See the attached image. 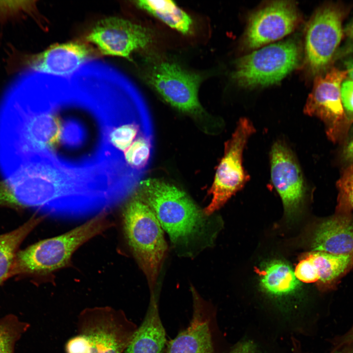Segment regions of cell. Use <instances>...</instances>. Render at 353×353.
Returning a JSON list of instances; mask_svg holds the SVG:
<instances>
[{"instance_id": "1", "label": "cell", "mask_w": 353, "mask_h": 353, "mask_svg": "<svg viewBox=\"0 0 353 353\" xmlns=\"http://www.w3.org/2000/svg\"><path fill=\"white\" fill-rule=\"evenodd\" d=\"M106 211L63 234L41 240L16 255L10 278H31L36 281L66 267L75 252L84 243L113 226Z\"/></svg>"}, {"instance_id": "16", "label": "cell", "mask_w": 353, "mask_h": 353, "mask_svg": "<svg viewBox=\"0 0 353 353\" xmlns=\"http://www.w3.org/2000/svg\"><path fill=\"white\" fill-rule=\"evenodd\" d=\"M166 353H214L209 322L196 306L190 325L171 341Z\"/></svg>"}, {"instance_id": "22", "label": "cell", "mask_w": 353, "mask_h": 353, "mask_svg": "<svg viewBox=\"0 0 353 353\" xmlns=\"http://www.w3.org/2000/svg\"><path fill=\"white\" fill-rule=\"evenodd\" d=\"M91 353H121V345L112 335L100 332L88 335Z\"/></svg>"}, {"instance_id": "31", "label": "cell", "mask_w": 353, "mask_h": 353, "mask_svg": "<svg viewBox=\"0 0 353 353\" xmlns=\"http://www.w3.org/2000/svg\"><path fill=\"white\" fill-rule=\"evenodd\" d=\"M292 353H302L299 342L295 338L292 339Z\"/></svg>"}, {"instance_id": "26", "label": "cell", "mask_w": 353, "mask_h": 353, "mask_svg": "<svg viewBox=\"0 0 353 353\" xmlns=\"http://www.w3.org/2000/svg\"><path fill=\"white\" fill-rule=\"evenodd\" d=\"M331 342L333 347H339L344 344H353V325L345 333L334 337Z\"/></svg>"}, {"instance_id": "11", "label": "cell", "mask_w": 353, "mask_h": 353, "mask_svg": "<svg viewBox=\"0 0 353 353\" xmlns=\"http://www.w3.org/2000/svg\"><path fill=\"white\" fill-rule=\"evenodd\" d=\"M298 21L296 7L289 1H276L252 14L244 37V44L256 49L291 32Z\"/></svg>"}, {"instance_id": "6", "label": "cell", "mask_w": 353, "mask_h": 353, "mask_svg": "<svg viewBox=\"0 0 353 353\" xmlns=\"http://www.w3.org/2000/svg\"><path fill=\"white\" fill-rule=\"evenodd\" d=\"M347 76L346 70L334 68L317 76L304 108L305 114L323 122L327 135L333 142L340 139L351 124L346 116L341 97L342 83Z\"/></svg>"}, {"instance_id": "25", "label": "cell", "mask_w": 353, "mask_h": 353, "mask_svg": "<svg viewBox=\"0 0 353 353\" xmlns=\"http://www.w3.org/2000/svg\"><path fill=\"white\" fill-rule=\"evenodd\" d=\"M229 353H259L255 345L251 341L239 343Z\"/></svg>"}, {"instance_id": "28", "label": "cell", "mask_w": 353, "mask_h": 353, "mask_svg": "<svg viewBox=\"0 0 353 353\" xmlns=\"http://www.w3.org/2000/svg\"><path fill=\"white\" fill-rule=\"evenodd\" d=\"M329 353H353V344H344L333 347Z\"/></svg>"}, {"instance_id": "18", "label": "cell", "mask_w": 353, "mask_h": 353, "mask_svg": "<svg viewBox=\"0 0 353 353\" xmlns=\"http://www.w3.org/2000/svg\"><path fill=\"white\" fill-rule=\"evenodd\" d=\"M35 213L15 229L0 235V286L10 278L17 253L24 240L45 218Z\"/></svg>"}, {"instance_id": "3", "label": "cell", "mask_w": 353, "mask_h": 353, "mask_svg": "<svg viewBox=\"0 0 353 353\" xmlns=\"http://www.w3.org/2000/svg\"><path fill=\"white\" fill-rule=\"evenodd\" d=\"M123 228L129 246L153 285L167 250L162 227L150 206L139 196L126 205Z\"/></svg>"}, {"instance_id": "8", "label": "cell", "mask_w": 353, "mask_h": 353, "mask_svg": "<svg viewBox=\"0 0 353 353\" xmlns=\"http://www.w3.org/2000/svg\"><path fill=\"white\" fill-rule=\"evenodd\" d=\"M146 76L149 84L173 107L189 114L202 111L198 98L202 79L199 74L175 63L161 61L152 65Z\"/></svg>"}, {"instance_id": "15", "label": "cell", "mask_w": 353, "mask_h": 353, "mask_svg": "<svg viewBox=\"0 0 353 353\" xmlns=\"http://www.w3.org/2000/svg\"><path fill=\"white\" fill-rule=\"evenodd\" d=\"M165 342V330L152 296L144 320L133 334L125 353H162Z\"/></svg>"}, {"instance_id": "27", "label": "cell", "mask_w": 353, "mask_h": 353, "mask_svg": "<svg viewBox=\"0 0 353 353\" xmlns=\"http://www.w3.org/2000/svg\"><path fill=\"white\" fill-rule=\"evenodd\" d=\"M343 156L346 161L353 163V138L344 149Z\"/></svg>"}, {"instance_id": "14", "label": "cell", "mask_w": 353, "mask_h": 353, "mask_svg": "<svg viewBox=\"0 0 353 353\" xmlns=\"http://www.w3.org/2000/svg\"><path fill=\"white\" fill-rule=\"evenodd\" d=\"M311 248L312 251L353 254V216L335 213L319 223L312 236Z\"/></svg>"}, {"instance_id": "30", "label": "cell", "mask_w": 353, "mask_h": 353, "mask_svg": "<svg viewBox=\"0 0 353 353\" xmlns=\"http://www.w3.org/2000/svg\"><path fill=\"white\" fill-rule=\"evenodd\" d=\"M343 31L349 39L353 42V19L347 25Z\"/></svg>"}, {"instance_id": "20", "label": "cell", "mask_w": 353, "mask_h": 353, "mask_svg": "<svg viewBox=\"0 0 353 353\" xmlns=\"http://www.w3.org/2000/svg\"><path fill=\"white\" fill-rule=\"evenodd\" d=\"M29 325L15 314L0 319V353H15L16 343L27 330Z\"/></svg>"}, {"instance_id": "19", "label": "cell", "mask_w": 353, "mask_h": 353, "mask_svg": "<svg viewBox=\"0 0 353 353\" xmlns=\"http://www.w3.org/2000/svg\"><path fill=\"white\" fill-rule=\"evenodd\" d=\"M134 2L137 7L148 12L177 31L184 34L191 33L192 19L174 1L141 0Z\"/></svg>"}, {"instance_id": "24", "label": "cell", "mask_w": 353, "mask_h": 353, "mask_svg": "<svg viewBox=\"0 0 353 353\" xmlns=\"http://www.w3.org/2000/svg\"><path fill=\"white\" fill-rule=\"evenodd\" d=\"M68 353H91V343L88 335H79L70 339L67 344Z\"/></svg>"}, {"instance_id": "2", "label": "cell", "mask_w": 353, "mask_h": 353, "mask_svg": "<svg viewBox=\"0 0 353 353\" xmlns=\"http://www.w3.org/2000/svg\"><path fill=\"white\" fill-rule=\"evenodd\" d=\"M138 187L140 197L152 210L174 243L187 241L203 226L202 212L175 185L148 178L141 181Z\"/></svg>"}, {"instance_id": "4", "label": "cell", "mask_w": 353, "mask_h": 353, "mask_svg": "<svg viewBox=\"0 0 353 353\" xmlns=\"http://www.w3.org/2000/svg\"><path fill=\"white\" fill-rule=\"evenodd\" d=\"M299 57V48L293 40L269 45L238 59L233 78L246 87L272 85L294 69Z\"/></svg>"}, {"instance_id": "29", "label": "cell", "mask_w": 353, "mask_h": 353, "mask_svg": "<svg viewBox=\"0 0 353 353\" xmlns=\"http://www.w3.org/2000/svg\"><path fill=\"white\" fill-rule=\"evenodd\" d=\"M345 65L347 75H349L350 80L353 81V58L346 60L345 62Z\"/></svg>"}, {"instance_id": "7", "label": "cell", "mask_w": 353, "mask_h": 353, "mask_svg": "<svg viewBox=\"0 0 353 353\" xmlns=\"http://www.w3.org/2000/svg\"><path fill=\"white\" fill-rule=\"evenodd\" d=\"M345 11L337 4L319 8L308 25L305 36V59L309 71L315 75L332 59L343 33L342 22Z\"/></svg>"}, {"instance_id": "5", "label": "cell", "mask_w": 353, "mask_h": 353, "mask_svg": "<svg viewBox=\"0 0 353 353\" xmlns=\"http://www.w3.org/2000/svg\"><path fill=\"white\" fill-rule=\"evenodd\" d=\"M254 131L248 119L241 118L231 138L225 143L224 155L208 192L212 198L203 210L205 215H211L220 209L249 180L243 166V153L249 137Z\"/></svg>"}, {"instance_id": "21", "label": "cell", "mask_w": 353, "mask_h": 353, "mask_svg": "<svg viewBox=\"0 0 353 353\" xmlns=\"http://www.w3.org/2000/svg\"><path fill=\"white\" fill-rule=\"evenodd\" d=\"M338 191L336 213L351 214L353 210V163L337 182Z\"/></svg>"}, {"instance_id": "17", "label": "cell", "mask_w": 353, "mask_h": 353, "mask_svg": "<svg viewBox=\"0 0 353 353\" xmlns=\"http://www.w3.org/2000/svg\"><path fill=\"white\" fill-rule=\"evenodd\" d=\"M259 274L261 289L270 295L282 296L290 294L301 285L292 267L281 260H273L264 263Z\"/></svg>"}, {"instance_id": "10", "label": "cell", "mask_w": 353, "mask_h": 353, "mask_svg": "<svg viewBox=\"0 0 353 353\" xmlns=\"http://www.w3.org/2000/svg\"><path fill=\"white\" fill-rule=\"evenodd\" d=\"M86 40L102 54L130 60L132 52L147 47L152 37L142 25L123 18L109 17L98 21Z\"/></svg>"}, {"instance_id": "12", "label": "cell", "mask_w": 353, "mask_h": 353, "mask_svg": "<svg viewBox=\"0 0 353 353\" xmlns=\"http://www.w3.org/2000/svg\"><path fill=\"white\" fill-rule=\"evenodd\" d=\"M353 269V254H336L312 251L306 253L296 267L299 281L315 283L319 289H333L340 279Z\"/></svg>"}, {"instance_id": "13", "label": "cell", "mask_w": 353, "mask_h": 353, "mask_svg": "<svg viewBox=\"0 0 353 353\" xmlns=\"http://www.w3.org/2000/svg\"><path fill=\"white\" fill-rule=\"evenodd\" d=\"M89 48L76 42L51 46L31 60L32 72L54 76L68 77L87 61Z\"/></svg>"}, {"instance_id": "23", "label": "cell", "mask_w": 353, "mask_h": 353, "mask_svg": "<svg viewBox=\"0 0 353 353\" xmlns=\"http://www.w3.org/2000/svg\"><path fill=\"white\" fill-rule=\"evenodd\" d=\"M341 97L346 116L351 123L353 122V81L344 80L341 85Z\"/></svg>"}, {"instance_id": "9", "label": "cell", "mask_w": 353, "mask_h": 353, "mask_svg": "<svg viewBox=\"0 0 353 353\" xmlns=\"http://www.w3.org/2000/svg\"><path fill=\"white\" fill-rule=\"evenodd\" d=\"M271 181L280 197L285 215L296 216L306 197V183L299 162L290 147L278 140L270 152Z\"/></svg>"}]
</instances>
